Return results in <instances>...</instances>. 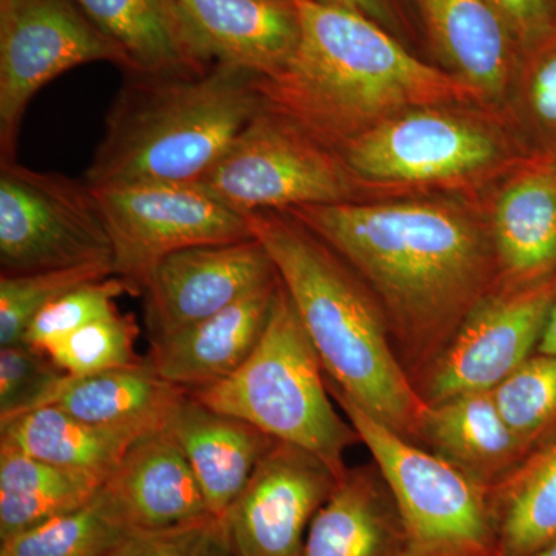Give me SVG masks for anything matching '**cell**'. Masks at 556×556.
I'll return each instance as SVG.
<instances>
[{
    "label": "cell",
    "instance_id": "obj_1",
    "mask_svg": "<svg viewBox=\"0 0 556 556\" xmlns=\"http://www.w3.org/2000/svg\"><path fill=\"white\" fill-rule=\"evenodd\" d=\"M364 280L417 388L501 281L484 195L289 208Z\"/></svg>",
    "mask_w": 556,
    "mask_h": 556
},
{
    "label": "cell",
    "instance_id": "obj_2",
    "mask_svg": "<svg viewBox=\"0 0 556 556\" xmlns=\"http://www.w3.org/2000/svg\"><path fill=\"white\" fill-rule=\"evenodd\" d=\"M302 38L276 78L258 79L266 109L328 148L424 105H481V97L441 65L416 56L376 22L316 0H295Z\"/></svg>",
    "mask_w": 556,
    "mask_h": 556
},
{
    "label": "cell",
    "instance_id": "obj_3",
    "mask_svg": "<svg viewBox=\"0 0 556 556\" xmlns=\"http://www.w3.org/2000/svg\"><path fill=\"white\" fill-rule=\"evenodd\" d=\"M276 265L325 376L399 437L419 445L426 402L399 362L386 316L338 252L285 211L247 214Z\"/></svg>",
    "mask_w": 556,
    "mask_h": 556
},
{
    "label": "cell",
    "instance_id": "obj_4",
    "mask_svg": "<svg viewBox=\"0 0 556 556\" xmlns=\"http://www.w3.org/2000/svg\"><path fill=\"white\" fill-rule=\"evenodd\" d=\"M258 79L219 62L199 75H127L84 181L197 185L265 105Z\"/></svg>",
    "mask_w": 556,
    "mask_h": 556
},
{
    "label": "cell",
    "instance_id": "obj_5",
    "mask_svg": "<svg viewBox=\"0 0 556 556\" xmlns=\"http://www.w3.org/2000/svg\"><path fill=\"white\" fill-rule=\"evenodd\" d=\"M338 152L368 200L482 197L535 155L507 116L481 105L405 110Z\"/></svg>",
    "mask_w": 556,
    "mask_h": 556
},
{
    "label": "cell",
    "instance_id": "obj_6",
    "mask_svg": "<svg viewBox=\"0 0 556 556\" xmlns=\"http://www.w3.org/2000/svg\"><path fill=\"white\" fill-rule=\"evenodd\" d=\"M189 393L277 441L308 450L339 478L348 470V450L362 444L332 405L320 358L281 280L248 361L229 378Z\"/></svg>",
    "mask_w": 556,
    "mask_h": 556
},
{
    "label": "cell",
    "instance_id": "obj_7",
    "mask_svg": "<svg viewBox=\"0 0 556 556\" xmlns=\"http://www.w3.org/2000/svg\"><path fill=\"white\" fill-rule=\"evenodd\" d=\"M327 387L393 493L409 556H497L489 489L378 422L329 379Z\"/></svg>",
    "mask_w": 556,
    "mask_h": 556
},
{
    "label": "cell",
    "instance_id": "obj_8",
    "mask_svg": "<svg viewBox=\"0 0 556 556\" xmlns=\"http://www.w3.org/2000/svg\"><path fill=\"white\" fill-rule=\"evenodd\" d=\"M197 185L244 215L368 200L338 150L265 105Z\"/></svg>",
    "mask_w": 556,
    "mask_h": 556
},
{
    "label": "cell",
    "instance_id": "obj_9",
    "mask_svg": "<svg viewBox=\"0 0 556 556\" xmlns=\"http://www.w3.org/2000/svg\"><path fill=\"white\" fill-rule=\"evenodd\" d=\"M113 262L100 203L86 181L0 161V268L5 276Z\"/></svg>",
    "mask_w": 556,
    "mask_h": 556
},
{
    "label": "cell",
    "instance_id": "obj_10",
    "mask_svg": "<svg viewBox=\"0 0 556 556\" xmlns=\"http://www.w3.org/2000/svg\"><path fill=\"white\" fill-rule=\"evenodd\" d=\"M129 62L76 0H0V161H14L22 119L40 89L70 70Z\"/></svg>",
    "mask_w": 556,
    "mask_h": 556
},
{
    "label": "cell",
    "instance_id": "obj_11",
    "mask_svg": "<svg viewBox=\"0 0 556 556\" xmlns=\"http://www.w3.org/2000/svg\"><path fill=\"white\" fill-rule=\"evenodd\" d=\"M91 189L108 225L115 276L139 292L152 269L174 252L254 239L247 215L200 185Z\"/></svg>",
    "mask_w": 556,
    "mask_h": 556
},
{
    "label": "cell",
    "instance_id": "obj_12",
    "mask_svg": "<svg viewBox=\"0 0 556 556\" xmlns=\"http://www.w3.org/2000/svg\"><path fill=\"white\" fill-rule=\"evenodd\" d=\"M556 300V274L497 287L473 309L416 391L426 405L493 391L536 353Z\"/></svg>",
    "mask_w": 556,
    "mask_h": 556
},
{
    "label": "cell",
    "instance_id": "obj_13",
    "mask_svg": "<svg viewBox=\"0 0 556 556\" xmlns=\"http://www.w3.org/2000/svg\"><path fill=\"white\" fill-rule=\"evenodd\" d=\"M339 479L308 450L274 442L222 518L233 556H302L311 522Z\"/></svg>",
    "mask_w": 556,
    "mask_h": 556
},
{
    "label": "cell",
    "instance_id": "obj_14",
    "mask_svg": "<svg viewBox=\"0 0 556 556\" xmlns=\"http://www.w3.org/2000/svg\"><path fill=\"white\" fill-rule=\"evenodd\" d=\"M277 277L255 237L174 252L152 269L141 289L150 336L166 338L199 324Z\"/></svg>",
    "mask_w": 556,
    "mask_h": 556
},
{
    "label": "cell",
    "instance_id": "obj_15",
    "mask_svg": "<svg viewBox=\"0 0 556 556\" xmlns=\"http://www.w3.org/2000/svg\"><path fill=\"white\" fill-rule=\"evenodd\" d=\"M426 46L441 67L507 116L521 53L485 0H409ZM508 118V116H507Z\"/></svg>",
    "mask_w": 556,
    "mask_h": 556
},
{
    "label": "cell",
    "instance_id": "obj_16",
    "mask_svg": "<svg viewBox=\"0 0 556 556\" xmlns=\"http://www.w3.org/2000/svg\"><path fill=\"white\" fill-rule=\"evenodd\" d=\"M501 281L556 274V159L533 155L484 195Z\"/></svg>",
    "mask_w": 556,
    "mask_h": 556
},
{
    "label": "cell",
    "instance_id": "obj_17",
    "mask_svg": "<svg viewBox=\"0 0 556 556\" xmlns=\"http://www.w3.org/2000/svg\"><path fill=\"white\" fill-rule=\"evenodd\" d=\"M211 62L276 78L302 38L295 0H178Z\"/></svg>",
    "mask_w": 556,
    "mask_h": 556
},
{
    "label": "cell",
    "instance_id": "obj_18",
    "mask_svg": "<svg viewBox=\"0 0 556 556\" xmlns=\"http://www.w3.org/2000/svg\"><path fill=\"white\" fill-rule=\"evenodd\" d=\"M163 428L188 459L217 518L225 517L277 441L247 420L207 407L189 391L175 402Z\"/></svg>",
    "mask_w": 556,
    "mask_h": 556
},
{
    "label": "cell",
    "instance_id": "obj_19",
    "mask_svg": "<svg viewBox=\"0 0 556 556\" xmlns=\"http://www.w3.org/2000/svg\"><path fill=\"white\" fill-rule=\"evenodd\" d=\"M278 281L277 277L199 324L153 339L149 356L153 368L167 382L188 391L229 378L257 346Z\"/></svg>",
    "mask_w": 556,
    "mask_h": 556
},
{
    "label": "cell",
    "instance_id": "obj_20",
    "mask_svg": "<svg viewBox=\"0 0 556 556\" xmlns=\"http://www.w3.org/2000/svg\"><path fill=\"white\" fill-rule=\"evenodd\" d=\"M419 445L489 490L506 482L538 450L511 430L493 391L459 394L427 405Z\"/></svg>",
    "mask_w": 556,
    "mask_h": 556
},
{
    "label": "cell",
    "instance_id": "obj_21",
    "mask_svg": "<svg viewBox=\"0 0 556 556\" xmlns=\"http://www.w3.org/2000/svg\"><path fill=\"white\" fill-rule=\"evenodd\" d=\"M104 484L137 530L214 517L188 459L164 428L139 438Z\"/></svg>",
    "mask_w": 556,
    "mask_h": 556
},
{
    "label": "cell",
    "instance_id": "obj_22",
    "mask_svg": "<svg viewBox=\"0 0 556 556\" xmlns=\"http://www.w3.org/2000/svg\"><path fill=\"white\" fill-rule=\"evenodd\" d=\"M302 556H409L396 501L375 463L348 467L311 522Z\"/></svg>",
    "mask_w": 556,
    "mask_h": 556
},
{
    "label": "cell",
    "instance_id": "obj_23",
    "mask_svg": "<svg viewBox=\"0 0 556 556\" xmlns=\"http://www.w3.org/2000/svg\"><path fill=\"white\" fill-rule=\"evenodd\" d=\"M126 56V75H199L207 60L178 0H76Z\"/></svg>",
    "mask_w": 556,
    "mask_h": 556
},
{
    "label": "cell",
    "instance_id": "obj_24",
    "mask_svg": "<svg viewBox=\"0 0 556 556\" xmlns=\"http://www.w3.org/2000/svg\"><path fill=\"white\" fill-rule=\"evenodd\" d=\"M186 391L161 378L148 357L84 378L67 376L46 405H56L93 426L153 431L163 428Z\"/></svg>",
    "mask_w": 556,
    "mask_h": 556
},
{
    "label": "cell",
    "instance_id": "obj_25",
    "mask_svg": "<svg viewBox=\"0 0 556 556\" xmlns=\"http://www.w3.org/2000/svg\"><path fill=\"white\" fill-rule=\"evenodd\" d=\"M150 431L84 422L56 405H43L0 424V441L43 463L108 481L131 445Z\"/></svg>",
    "mask_w": 556,
    "mask_h": 556
},
{
    "label": "cell",
    "instance_id": "obj_26",
    "mask_svg": "<svg viewBox=\"0 0 556 556\" xmlns=\"http://www.w3.org/2000/svg\"><path fill=\"white\" fill-rule=\"evenodd\" d=\"M104 479L36 459L0 441V543L79 507Z\"/></svg>",
    "mask_w": 556,
    "mask_h": 556
},
{
    "label": "cell",
    "instance_id": "obj_27",
    "mask_svg": "<svg viewBox=\"0 0 556 556\" xmlns=\"http://www.w3.org/2000/svg\"><path fill=\"white\" fill-rule=\"evenodd\" d=\"M497 556H525L556 536V441L490 490Z\"/></svg>",
    "mask_w": 556,
    "mask_h": 556
},
{
    "label": "cell",
    "instance_id": "obj_28",
    "mask_svg": "<svg viewBox=\"0 0 556 556\" xmlns=\"http://www.w3.org/2000/svg\"><path fill=\"white\" fill-rule=\"evenodd\" d=\"M135 532L104 484L79 507L0 543V556H108Z\"/></svg>",
    "mask_w": 556,
    "mask_h": 556
},
{
    "label": "cell",
    "instance_id": "obj_29",
    "mask_svg": "<svg viewBox=\"0 0 556 556\" xmlns=\"http://www.w3.org/2000/svg\"><path fill=\"white\" fill-rule=\"evenodd\" d=\"M115 276L113 262L39 273L0 274V346L24 342L36 316L68 292Z\"/></svg>",
    "mask_w": 556,
    "mask_h": 556
},
{
    "label": "cell",
    "instance_id": "obj_30",
    "mask_svg": "<svg viewBox=\"0 0 556 556\" xmlns=\"http://www.w3.org/2000/svg\"><path fill=\"white\" fill-rule=\"evenodd\" d=\"M497 408L511 430L536 448L556 441V354L527 358L493 390Z\"/></svg>",
    "mask_w": 556,
    "mask_h": 556
},
{
    "label": "cell",
    "instance_id": "obj_31",
    "mask_svg": "<svg viewBox=\"0 0 556 556\" xmlns=\"http://www.w3.org/2000/svg\"><path fill=\"white\" fill-rule=\"evenodd\" d=\"M507 116L535 155L556 159V38L522 58Z\"/></svg>",
    "mask_w": 556,
    "mask_h": 556
},
{
    "label": "cell",
    "instance_id": "obj_32",
    "mask_svg": "<svg viewBox=\"0 0 556 556\" xmlns=\"http://www.w3.org/2000/svg\"><path fill=\"white\" fill-rule=\"evenodd\" d=\"M137 334L134 317L115 311L79 328L46 353L72 378H84L138 364Z\"/></svg>",
    "mask_w": 556,
    "mask_h": 556
},
{
    "label": "cell",
    "instance_id": "obj_33",
    "mask_svg": "<svg viewBox=\"0 0 556 556\" xmlns=\"http://www.w3.org/2000/svg\"><path fill=\"white\" fill-rule=\"evenodd\" d=\"M126 294L141 295V292L118 276L76 288L40 311L31 321L24 342L47 351L79 328L118 311L115 300Z\"/></svg>",
    "mask_w": 556,
    "mask_h": 556
},
{
    "label": "cell",
    "instance_id": "obj_34",
    "mask_svg": "<svg viewBox=\"0 0 556 556\" xmlns=\"http://www.w3.org/2000/svg\"><path fill=\"white\" fill-rule=\"evenodd\" d=\"M67 376L30 343L0 346V424L43 407Z\"/></svg>",
    "mask_w": 556,
    "mask_h": 556
},
{
    "label": "cell",
    "instance_id": "obj_35",
    "mask_svg": "<svg viewBox=\"0 0 556 556\" xmlns=\"http://www.w3.org/2000/svg\"><path fill=\"white\" fill-rule=\"evenodd\" d=\"M108 556H233L222 518L163 530H138Z\"/></svg>",
    "mask_w": 556,
    "mask_h": 556
},
{
    "label": "cell",
    "instance_id": "obj_36",
    "mask_svg": "<svg viewBox=\"0 0 556 556\" xmlns=\"http://www.w3.org/2000/svg\"><path fill=\"white\" fill-rule=\"evenodd\" d=\"M517 43L521 60L556 38V0H485Z\"/></svg>",
    "mask_w": 556,
    "mask_h": 556
},
{
    "label": "cell",
    "instance_id": "obj_37",
    "mask_svg": "<svg viewBox=\"0 0 556 556\" xmlns=\"http://www.w3.org/2000/svg\"><path fill=\"white\" fill-rule=\"evenodd\" d=\"M316 2L367 17L396 36L409 49L419 40L426 42L409 0H316Z\"/></svg>",
    "mask_w": 556,
    "mask_h": 556
},
{
    "label": "cell",
    "instance_id": "obj_38",
    "mask_svg": "<svg viewBox=\"0 0 556 556\" xmlns=\"http://www.w3.org/2000/svg\"><path fill=\"white\" fill-rule=\"evenodd\" d=\"M538 353L556 354V300L551 317H548L546 331L538 346Z\"/></svg>",
    "mask_w": 556,
    "mask_h": 556
},
{
    "label": "cell",
    "instance_id": "obj_39",
    "mask_svg": "<svg viewBox=\"0 0 556 556\" xmlns=\"http://www.w3.org/2000/svg\"><path fill=\"white\" fill-rule=\"evenodd\" d=\"M525 556H556V536L552 538V540L544 544V546H541L540 548H536V551L530 552L529 555Z\"/></svg>",
    "mask_w": 556,
    "mask_h": 556
}]
</instances>
